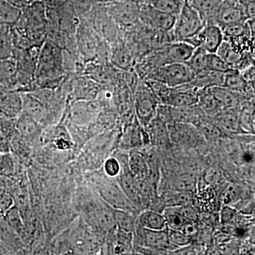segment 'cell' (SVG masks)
I'll use <instances>...</instances> for the list:
<instances>
[{"instance_id":"1","label":"cell","mask_w":255,"mask_h":255,"mask_svg":"<svg viewBox=\"0 0 255 255\" xmlns=\"http://www.w3.org/2000/svg\"><path fill=\"white\" fill-rule=\"evenodd\" d=\"M46 13L48 20L46 39L79 59L75 32L80 16L73 4L66 0L59 6L46 7Z\"/></svg>"},{"instance_id":"2","label":"cell","mask_w":255,"mask_h":255,"mask_svg":"<svg viewBox=\"0 0 255 255\" xmlns=\"http://www.w3.org/2000/svg\"><path fill=\"white\" fill-rule=\"evenodd\" d=\"M46 6L40 0L21 10L17 23L12 27L15 48L41 47L48 34Z\"/></svg>"},{"instance_id":"3","label":"cell","mask_w":255,"mask_h":255,"mask_svg":"<svg viewBox=\"0 0 255 255\" xmlns=\"http://www.w3.org/2000/svg\"><path fill=\"white\" fill-rule=\"evenodd\" d=\"M68 76L64 64L63 50L46 39L41 47L37 62L35 75L36 87L58 88Z\"/></svg>"},{"instance_id":"4","label":"cell","mask_w":255,"mask_h":255,"mask_svg":"<svg viewBox=\"0 0 255 255\" xmlns=\"http://www.w3.org/2000/svg\"><path fill=\"white\" fill-rule=\"evenodd\" d=\"M194 47L185 41H172L152 50L134 67L139 78H143L149 72L167 64L187 63Z\"/></svg>"},{"instance_id":"5","label":"cell","mask_w":255,"mask_h":255,"mask_svg":"<svg viewBox=\"0 0 255 255\" xmlns=\"http://www.w3.org/2000/svg\"><path fill=\"white\" fill-rule=\"evenodd\" d=\"M75 42L80 63H110L111 45L101 38L86 20L80 16Z\"/></svg>"},{"instance_id":"6","label":"cell","mask_w":255,"mask_h":255,"mask_svg":"<svg viewBox=\"0 0 255 255\" xmlns=\"http://www.w3.org/2000/svg\"><path fill=\"white\" fill-rule=\"evenodd\" d=\"M82 16L94 31L110 45L124 38V31L109 13L105 2L94 4Z\"/></svg>"},{"instance_id":"7","label":"cell","mask_w":255,"mask_h":255,"mask_svg":"<svg viewBox=\"0 0 255 255\" xmlns=\"http://www.w3.org/2000/svg\"><path fill=\"white\" fill-rule=\"evenodd\" d=\"M40 49L41 47L14 48L13 58L17 71L16 90L18 92H30L36 87L35 75Z\"/></svg>"},{"instance_id":"8","label":"cell","mask_w":255,"mask_h":255,"mask_svg":"<svg viewBox=\"0 0 255 255\" xmlns=\"http://www.w3.org/2000/svg\"><path fill=\"white\" fill-rule=\"evenodd\" d=\"M204 25L205 23L199 12L189 4L187 0H184L171 31L173 41H187L199 33Z\"/></svg>"},{"instance_id":"9","label":"cell","mask_w":255,"mask_h":255,"mask_svg":"<svg viewBox=\"0 0 255 255\" xmlns=\"http://www.w3.org/2000/svg\"><path fill=\"white\" fill-rule=\"evenodd\" d=\"M132 97L137 121L146 127L157 114L160 102L148 83L140 78Z\"/></svg>"},{"instance_id":"10","label":"cell","mask_w":255,"mask_h":255,"mask_svg":"<svg viewBox=\"0 0 255 255\" xmlns=\"http://www.w3.org/2000/svg\"><path fill=\"white\" fill-rule=\"evenodd\" d=\"M195 74L186 63L167 64L151 70L142 78L154 80L170 87L179 86L192 81Z\"/></svg>"},{"instance_id":"11","label":"cell","mask_w":255,"mask_h":255,"mask_svg":"<svg viewBox=\"0 0 255 255\" xmlns=\"http://www.w3.org/2000/svg\"><path fill=\"white\" fill-rule=\"evenodd\" d=\"M105 3L109 13L122 31L140 22V4L137 0H114Z\"/></svg>"},{"instance_id":"12","label":"cell","mask_w":255,"mask_h":255,"mask_svg":"<svg viewBox=\"0 0 255 255\" xmlns=\"http://www.w3.org/2000/svg\"><path fill=\"white\" fill-rule=\"evenodd\" d=\"M68 100H94L104 87L85 75H69L67 78Z\"/></svg>"},{"instance_id":"13","label":"cell","mask_w":255,"mask_h":255,"mask_svg":"<svg viewBox=\"0 0 255 255\" xmlns=\"http://www.w3.org/2000/svg\"><path fill=\"white\" fill-rule=\"evenodd\" d=\"M23 112L46 128L59 123L62 119L31 92H21Z\"/></svg>"},{"instance_id":"14","label":"cell","mask_w":255,"mask_h":255,"mask_svg":"<svg viewBox=\"0 0 255 255\" xmlns=\"http://www.w3.org/2000/svg\"><path fill=\"white\" fill-rule=\"evenodd\" d=\"M140 22L147 27L164 31H171L173 28L177 15L164 12L150 5L140 4Z\"/></svg>"},{"instance_id":"15","label":"cell","mask_w":255,"mask_h":255,"mask_svg":"<svg viewBox=\"0 0 255 255\" xmlns=\"http://www.w3.org/2000/svg\"><path fill=\"white\" fill-rule=\"evenodd\" d=\"M223 41L222 29L216 24L206 23L195 36L186 41L194 48H202L209 53H216Z\"/></svg>"},{"instance_id":"16","label":"cell","mask_w":255,"mask_h":255,"mask_svg":"<svg viewBox=\"0 0 255 255\" xmlns=\"http://www.w3.org/2000/svg\"><path fill=\"white\" fill-rule=\"evenodd\" d=\"M100 194L102 200L112 209L130 213L135 209L119 183L110 182L105 184L101 187Z\"/></svg>"},{"instance_id":"17","label":"cell","mask_w":255,"mask_h":255,"mask_svg":"<svg viewBox=\"0 0 255 255\" xmlns=\"http://www.w3.org/2000/svg\"><path fill=\"white\" fill-rule=\"evenodd\" d=\"M22 111L21 92L14 89L0 87V116L16 119Z\"/></svg>"},{"instance_id":"18","label":"cell","mask_w":255,"mask_h":255,"mask_svg":"<svg viewBox=\"0 0 255 255\" xmlns=\"http://www.w3.org/2000/svg\"><path fill=\"white\" fill-rule=\"evenodd\" d=\"M110 63L122 71L134 70L136 60L124 38L111 45Z\"/></svg>"},{"instance_id":"19","label":"cell","mask_w":255,"mask_h":255,"mask_svg":"<svg viewBox=\"0 0 255 255\" xmlns=\"http://www.w3.org/2000/svg\"><path fill=\"white\" fill-rule=\"evenodd\" d=\"M15 124L18 135L29 145L40 140L45 128L23 111L15 119Z\"/></svg>"},{"instance_id":"20","label":"cell","mask_w":255,"mask_h":255,"mask_svg":"<svg viewBox=\"0 0 255 255\" xmlns=\"http://www.w3.org/2000/svg\"><path fill=\"white\" fill-rule=\"evenodd\" d=\"M248 20L244 11L239 4H232L223 1L219 6L212 24L223 27L231 23Z\"/></svg>"},{"instance_id":"21","label":"cell","mask_w":255,"mask_h":255,"mask_svg":"<svg viewBox=\"0 0 255 255\" xmlns=\"http://www.w3.org/2000/svg\"><path fill=\"white\" fill-rule=\"evenodd\" d=\"M212 119L223 131L233 134L246 133L241 127L239 109L222 111Z\"/></svg>"},{"instance_id":"22","label":"cell","mask_w":255,"mask_h":255,"mask_svg":"<svg viewBox=\"0 0 255 255\" xmlns=\"http://www.w3.org/2000/svg\"><path fill=\"white\" fill-rule=\"evenodd\" d=\"M223 87H226L233 92L244 94L251 97H254L255 86L250 85L243 78L241 72L238 70L231 69L225 73Z\"/></svg>"},{"instance_id":"23","label":"cell","mask_w":255,"mask_h":255,"mask_svg":"<svg viewBox=\"0 0 255 255\" xmlns=\"http://www.w3.org/2000/svg\"><path fill=\"white\" fill-rule=\"evenodd\" d=\"M141 228L140 236L147 248L164 249L170 247L167 228L164 230H149Z\"/></svg>"},{"instance_id":"24","label":"cell","mask_w":255,"mask_h":255,"mask_svg":"<svg viewBox=\"0 0 255 255\" xmlns=\"http://www.w3.org/2000/svg\"><path fill=\"white\" fill-rule=\"evenodd\" d=\"M16 133L15 119L0 116V154L11 152V141Z\"/></svg>"},{"instance_id":"25","label":"cell","mask_w":255,"mask_h":255,"mask_svg":"<svg viewBox=\"0 0 255 255\" xmlns=\"http://www.w3.org/2000/svg\"><path fill=\"white\" fill-rule=\"evenodd\" d=\"M200 14L205 24H212L215 16L223 0H187Z\"/></svg>"},{"instance_id":"26","label":"cell","mask_w":255,"mask_h":255,"mask_svg":"<svg viewBox=\"0 0 255 255\" xmlns=\"http://www.w3.org/2000/svg\"><path fill=\"white\" fill-rule=\"evenodd\" d=\"M118 183L134 207L141 206L142 201L137 188L136 179L132 177L128 169L127 173L119 174Z\"/></svg>"},{"instance_id":"27","label":"cell","mask_w":255,"mask_h":255,"mask_svg":"<svg viewBox=\"0 0 255 255\" xmlns=\"http://www.w3.org/2000/svg\"><path fill=\"white\" fill-rule=\"evenodd\" d=\"M0 87L16 90L17 71L13 58L0 60Z\"/></svg>"},{"instance_id":"28","label":"cell","mask_w":255,"mask_h":255,"mask_svg":"<svg viewBox=\"0 0 255 255\" xmlns=\"http://www.w3.org/2000/svg\"><path fill=\"white\" fill-rule=\"evenodd\" d=\"M224 80V73L205 70L196 74L191 82L200 90H203L211 87L223 86Z\"/></svg>"},{"instance_id":"29","label":"cell","mask_w":255,"mask_h":255,"mask_svg":"<svg viewBox=\"0 0 255 255\" xmlns=\"http://www.w3.org/2000/svg\"><path fill=\"white\" fill-rule=\"evenodd\" d=\"M197 105L207 117H212L222 112L221 106L209 88L203 89L200 91Z\"/></svg>"},{"instance_id":"30","label":"cell","mask_w":255,"mask_h":255,"mask_svg":"<svg viewBox=\"0 0 255 255\" xmlns=\"http://www.w3.org/2000/svg\"><path fill=\"white\" fill-rule=\"evenodd\" d=\"M128 169L135 179H146L147 174V164L143 154L137 152L130 154L128 162Z\"/></svg>"},{"instance_id":"31","label":"cell","mask_w":255,"mask_h":255,"mask_svg":"<svg viewBox=\"0 0 255 255\" xmlns=\"http://www.w3.org/2000/svg\"><path fill=\"white\" fill-rule=\"evenodd\" d=\"M140 227L149 230H164L167 228L163 214L157 211L147 210L140 215L138 218Z\"/></svg>"},{"instance_id":"32","label":"cell","mask_w":255,"mask_h":255,"mask_svg":"<svg viewBox=\"0 0 255 255\" xmlns=\"http://www.w3.org/2000/svg\"><path fill=\"white\" fill-rule=\"evenodd\" d=\"M142 134L143 131L137 119L135 122L128 124L122 137V146L126 148H130L140 145L142 142Z\"/></svg>"},{"instance_id":"33","label":"cell","mask_w":255,"mask_h":255,"mask_svg":"<svg viewBox=\"0 0 255 255\" xmlns=\"http://www.w3.org/2000/svg\"><path fill=\"white\" fill-rule=\"evenodd\" d=\"M14 48L12 27L0 25V60L13 58Z\"/></svg>"},{"instance_id":"34","label":"cell","mask_w":255,"mask_h":255,"mask_svg":"<svg viewBox=\"0 0 255 255\" xmlns=\"http://www.w3.org/2000/svg\"><path fill=\"white\" fill-rule=\"evenodd\" d=\"M21 14V9L10 4L5 0H0V25L13 27L17 23Z\"/></svg>"},{"instance_id":"35","label":"cell","mask_w":255,"mask_h":255,"mask_svg":"<svg viewBox=\"0 0 255 255\" xmlns=\"http://www.w3.org/2000/svg\"><path fill=\"white\" fill-rule=\"evenodd\" d=\"M140 4L150 5L155 9L177 15L180 11L184 0H137Z\"/></svg>"},{"instance_id":"36","label":"cell","mask_w":255,"mask_h":255,"mask_svg":"<svg viewBox=\"0 0 255 255\" xmlns=\"http://www.w3.org/2000/svg\"><path fill=\"white\" fill-rule=\"evenodd\" d=\"M163 215L169 229L182 231L184 226L188 222H190L179 213V206H167L164 211Z\"/></svg>"},{"instance_id":"37","label":"cell","mask_w":255,"mask_h":255,"mask_svg":"<svg viewBox=\"0 0 255 255\" xmlns=\"http://www.w3.org/2000/svg\"><path fill=\"white\" fill-rule=\"evenodd\" d=\"M208 52L201 48H194L190 58L187 60L188 66L194 72V73L198 74L204 70H207Z\"/></svg>"},{"instance_id":"38","label":"cell","mask_w":255,"mask_h":255,"mask_svg":"<svg viewBox=\"0 0 255 255\" xmlns=\"http://www.w3.org/2000/svg\"><path fill=\"white\" fill-rule=\"evenodd\" d=\"M17 170V162L12 152L0 154V177L11 179Z\"/></svg>"},{"instance_id":"39","label":"cell","mask_w":255,"mask_h":255,"mask_svg":"<svg viewBox=\"0 0 255 255\" xmlns=\"http://www.w3.org/2000/svg\"><path fill=\"white\" fill-rule=\"evenodd\" d=\"M172 185L175 191L178 192L191 194L193 191H195L196 179L194 174L183 173L174 178Z\"/></svg>"},{"instance_id":"40","label":"cell","mask_w":255,"mask_h":255,"mask_svg":"<svg viewBox=\"0 0 255 255\" xmlns=\"http://www.w3.org/2000/svg\"><path fill=\"white\" fill-rule=\"evenodd\" d=\"M114 217L116 226H118L119 230L125 232L132 233L134 230V223L131 213L114 209Z\"/></svg>"},{"instance_id":"41","label":"cell","mask_w":255,"mask_h":255,"mask_svg":"<svg viewBox=\"0 0 255 255\" xmlns=\"http://www.w3.org/2000/svg\"><path fill=\"white\" fill-rule=\"evenodd\" d=\"M207 70L226 73L228 70H231V68L216 53H209L207 60Z\"/></svg>"},{"instance_id":"42","label":"cell","mask_w":255,"mask_h":255,"mask_svg":"<svg viewBox=\"0 0 255 255\" xmlns=\"http://www.w3.org/2000/svg\"><path fill=\"white\" fill-rule=\"evenodd\" d=\"M168 229V236L170 246L184 247L189 246L192 238L184 234L182 231Z\"/></svg>"},{"instance_id":"43","label":"cell","mask_w":255,"mask_h":255,"mask_svg":"<svg viewBox=\"0 0 255 255\" xmlns=\"http://www.w3.org/2000/svg\"><path fill=\"white\" fill-rule=\"evenodd\" d=\"M105 171L109 177H117L122 172L120 162L115 157L107 159L105 163Z\"/></svg>"},{"instance_id":"44","label":"cell","mask_w":255,"mask_h":255,"mask_svg":"<svg viewBox=\"0 0 255 255\" xmlns=\"http://www.w3.org/2000/svg\"><path fill=\"white\" fill-rule=\"evenodd\" d=\"M240 195H241V191L237 186L229 185L225 192L223 202L226 205H231L239 199Z\"/></svg>"},{"instance_id":"45","label":"cell","mask_w":255,"mask_h":255,"mask_svg":"<svg viewBox=\"0 0 255 255\" xmlns=\"http://www.w3.org/2000/svg\"><path fill=\"white\" fill-rule=\"evenodd\" d=\"M237 217V212L236 210L230 206H226L221 211V219L224 224H229L233 222Z\"/></svg>"},{"instance_id":"46","label":"cell","mask_w":255,"mask_h":255,"mask_svg":"<svg viewBox=\"0 0 255 255\" xmlns=\"http://www.w3.org/2000/svg\"><path fill=\"white\" fill-rule=\"evenodd\" d=\"M179 211L181 214L191 222L195 223L198 219L197 214H196L195 210L193 209L190 204L184 206H179Z\"/></svg>"},{"instance_id":"47","label":"cell","mask_w":255,"mask_h":255,"mask_svg":"<svg viewBox=\"0 0 255 255\" xmlns=\"http://www.w3.org/2000/svg\"><path fill=\"white\" fill-rule=\"evenodd\" d=\"M255 65H252L251 66L248 67V68L241 71L242 75H243L245 80H246L250 85H253V86H255Z\"/></svg>"},{"instance_id":"48","label":"cell","mask_w":255,"mask_h":255,"mask_svg":"<svg viewBox=\"0 0 255 255\" xmlns=\"http://www.w3.org/2000/svg\"><path fill=\"white\" fill-rule=\"evenodd\" d=\"M182 231L184 234L192 238L194 236H196V233H197V229H196L194 223L191 222L190 221V222H188L184 226V227L182 228Z\"/></svg>"},{"instance_id":"49","label":"cell","mask_w":255,"mask_h":255,"mask_svg":"<svg viewBox=\"0 0 255 255\" xmlns=\"http://www.w3.org/2000/svg\"><path fill=\"white\" fill-rule=\"evenodd\" d=\"M5 1H8L10 4L14 5V6L18 8V9L22 10L25 7H26V6H28V5L34 2L36 0H5Z\"/></svg>"},{"instance_id":"50","label":"cell","mask_w":255,"mask_h":255,"mask_svg":"<svg viewBox=\"0 0 255 255\" xmlns=\"http://www.w3.org/2000/svg\"><path fill=\"white\" fill-rule=\"evenodd\" d=\"M218 178H219V172L216 169H211L206 172L205 176V180L208 183H213L217 180Z\"/></svg>"},{"instance_id":"51","label":"cell","mask_w":255,"mask_h":255,"mask_svg":"<svg viewBox=\"0 0 255 255\" xmlns=\"http://www.w3.org/2000/svg\"><path fill=\"white\" fill-rule=\"evenodd\" d=\"M41 1L46 7H55L63 4L66 0H40Z\"/></svg>"},{"instance_id":"52","label":"cell","mask_w":255,"mask_h":255,"mask_svg":"<svg viewBox=\"0 0 255 255\" xmlns=\"http://www.w3.org/2000/svg\"><path fill=\"white\" fill-rule=\"evenodd\" d=\"M223 1L229 3V4H239L240 0H223Z\"/></svg>"},{"instance_id":"53","label":"cell","mask_w":255,"mask_h":255,"mask_svg":"<svg viewBox=\"0 0 255 255\" xmlns=\"http://www.w3.org/2000/svg\"><path fill=\"white\" fill-rule=\"evenodd\" d=\"M114 1V0H109V1Z\"/></svg>"}]
</instances>
